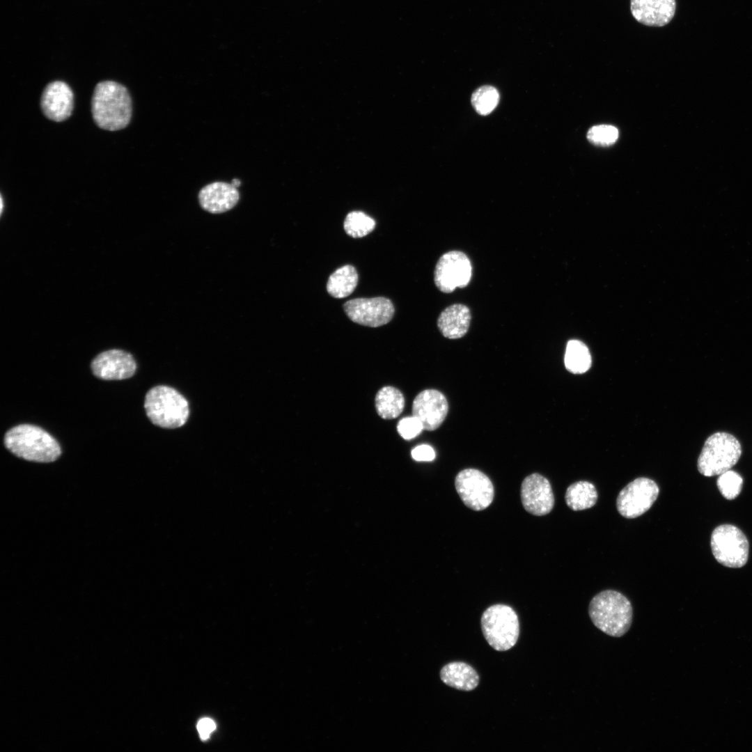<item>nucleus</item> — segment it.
I'll list each match as a JSON object with an SVG mask.
<instances>
[{"mask_svg":"<svg viewBox=\"0 0 752 752\" xmlns=\"http://www.w3.org/2000/svg\"><path fill=\"white\" fill-rule=\"evenodd\" d=\"M91 113L95 123L101 129L116 131L125 128L132 113L127 89L113 81L99 82L93 93Z\"/></svg>","mask_w":752,"mask_h":752,"instance_id":"f257e3e1","label":"nucleus"},{"mask_svg":"<svg viewBox=\"0 0 752 752\" xmlns=\"http://www.w3.org/2000/svg\"><path fill=\"white\" fill-rule=\"evenodd\" d=\"M588 614L597 629L617 638L629 631L633 619L630 601L614 590H605L595 595L590 602Z\"/></svg>","mask_w":752,"mask_h":752,"instance_id":"f03ea898","label":"nucleus"},{"mask_svg":"<svg viewBox=\"0 0 752 752\" xmlns=\"http://www.w3.org/2000/svg\"><path fill=\"white\" fill-rule=\"evenodd\" d=\"M4 444L12 453L29 461L51 462L61 453L58 443L52 435L29 424L9 430L5 434Z\"/></svg>","mask_w":752,"mask_h":752,"instance_id":"7ed1b4c3","label":"nucleus"},{"mask_svg":"<svg viewBox=\"0 0 752 752\" xmlns=\"http://www.w3.org/2000/svg\"><path fill=\"white\" fill-rule=\"evenodd\" d=\"M144 407L151 422L164 428L182 426L189 414L186 398L167 386H157L150 389L145 398Z\"/></svg>","mask_w":752,"mask_h":752,"instance_id":"20e7f679","label":"nucleus"},{"mask_svg":"<svg viewBox=\"0 0 752 752\" xmlns=\"http://www.w3.org/2000/svg\"><path fill=\"white\" fill-rule=\"evenodd\" d=\"M742 448L732 434L718 432L705 441L698 459V470L705 476H713L730 470L739 460Z\"/></svg>","mask_w":752,"mask_h":752,"instance_id":"39448f33","label":"nucleus"},{"mask_svg":"<svg viewBox=\"0 0 752 752\" xmlns=\"http://www.w3.org/2000/svg\"><path fill=\"white\" fill-rule=\"evenodd\" d=\"M481 629L488 644L497 651H506L517 643L519 635L518 616L510 606L494 604L481 617Z\"/></svg>","mask_w":752,"mask_h":752,"instance_id":"423d86ee","label":"nucleus"},{"mask_svg":"<svg viewBox=\"0 0 752 752\" xmlns=\"http://www.w3.org/2000/svg\"><path fill=\"white\" fill-rule=\"evenodd\" d=\"M710 544L714 558L726 567H741L748 561V540L743 532L733 525L717 526L712 532Z\"/></svg>","mask_w":752,"mask_h":752,"instance_id":"0eeeda50","label":"nucleus"},{"mask_svg":"<svg viewBox=\"0 0 752 752\" xmlns=\"http://www.w3.org/2000/svg\"><path fill=\"white\" fill-rule=\"evenodd\" d=\"M472 276V266L468 256L460 251H450L439 258L434 269V281L442 292L451 293L456 288L468 285Z\"/></svg>","mask_w":752,"mask_h":752,"instance_id":"6e6552de","label":"nucleus"},{"mask_svg":"<svg viewBox=\"0 0 752 752\" xmlns=\"http://www.w3.org/2000/svg\"><path fill=\"white\" fill-rule=\"evenodd\" d=\"M659 492L657 484L652 479L645 477L636 478L618 494L617 510L625 518L639 517L652 507Z\"/></svg>","mask_w":752,"mask_h":752,"instance_id":"1a4fd4ad","label":"nucleus"},{"mask_svg":"<svg viewBox=\"0 0 752 752\" xmlns=\"http://www.w3.org/2000/svg\"><path fill=\"white\" fill-rule=\"evenodd\" d=\"M455 486L463 503L473 510H483L493 501L492 483L478 469H466L459 472L455 477Z\"/></svg>","mask_w":752,"mask_h":752,"instance_id":"9d476101","label":"nucleus"},{"mask_svg":"<svg viewBox=\"0 0 752 752\" xmlns=\"http://www.w3.org/2000/svg\"><path fill=\"white\" fill-rule=\"evenodd\" d=\"M343 309L352 322L370 327L387 324L395 312L391 301L384 297L353 299L343 304Z\"/></svg>","mask_w":752,"mask_h":752,"instance_id":"9b49d317","label":"nucleus"},{"mask_svg":"<svg viewBox=\"0 0 752 752\" xmlns=\"http://www.w3.org/2000/svg\"><path fill=\"white\" fill-rule=\"evenodd\" d=\"M521 500L529 513L542 516L549 513L554 505V496L549 481L539 473L526 476L521 486Z\"/></svg>","mask_w":752,"mask_h":752,"instance_id":"f8f14e48","label":"nucleus"},{"mask_svg":"<svg viewBox=\"0 0 752 752\" xmlns=\"http://www.w3.org/2000/svg\"><path fill=\"white\" fill-rule=\"evenodd\" d=\"M448 412V404L446 397L435 389L423 390L413 401L412 415L421 422L426 430L437 429L445 420Z\"/></svg>","mask_w":752,"mask_h":752,"instance_id":"ddd939ff","label":"nucleus"},{"mask_svg":"<svg viewBox=\"0 0 752 752\" xmlns=\"http://www.w3.org/2000/svg\"><path fill=\"white\" fill-rule=\"evenodd\" d=\"M136 368L133 357L120 350H111L98 354L91 363V370L97 377L123 379L131 377Z\"/></svg>","mask_w":752,"mask_h":752,"instance_id":"4468645a","label":"nucleus"},{"mask_svg":"<svg viewBox=\"0 0 752 752\" xmlns=\"http://www.w3.org/2000/svg\"><path fill=\"white\" fill-rule=\"evenodd\" d=\"M74 106V95L70 87L65 82L55 81L48 84L44 88L40 107L43 114L49 120L61 122L72 114Z\"/></svg>","mask_w":752,"mask_h":752,"instance_id":"2eb2a0df","label":"nucleus"},{"mask_svg":"<svg viewBox=\"0 0 752 752\" xmlns=\"http://www.w3.org/2000/svg\"><path fill=\"white\" fill-rule=\"evenodd\" d=\"M675 0H630V10L634 18L648 26L660 27L673 18Z\"/></svg>","mask_w":752,"mask_h":752,"instance_id":"dca6fc26","label":"nucleus"},{"mask_svg":"<svg viewBox=\"0 0 752 752\" xmlns=\"http://www.w3.org/2000/svg\"><path fill=\"white\" fill-rule=\"evenodd\" d=\"M240 194L231 183L214 182L202 188L198 194L201 206L205 210L219 214L231 210L237 203Z\"/></svg>","mask_w":752,"mask_h":752,"instance_id":"f3484780","label":"nucleus"},{"mask_svg":"<svg viewBox=\"0 0 752 752\" xmlns=\"http://www.w3.org/2000/svg\"><path fill=\"white\" fill-rule=\"evenodd\" d=\"M471 314L468 306L454 304L444 308L437 319V327L441 334L449 339L463 337L468 331Z\"/></svg>","mask_w":752,"mask_h":752,"instance_id":"a211bd4d","label":"nucleus"},{"mask_svg":"<svg viewBox=\"0 0 752 752\" xmlns=\"http://www.w3.org/2000/svg\"><path fill=\"white\" fill-rule=\"evenodd\" d=\"M441 681L452 688L469 691L479 683V675L469 664L462 661H453L444 666L440 671Z\"/></svg>","mask_w":752,"mask_h":752,"instance_id":"6ab92c4d","label":"nucleus"},{"mask_svg":"<svg viewBox=\"0 0 752 752\" xmlns=\"http://www.w3.org/2000/svg\"><path fill=\"white\" fill-rule=\"evenodd\" d=\"M375 403L376 411L381 418L393 419L399 416L403 411L405 398L400 390L387 386L378 391Z\"/></svg>","mask_w":752,"mask_h":752,"instance_id":"aec40b11","label":"nucleus"},{"mask_svg":"<svg viewBox=\"0 0 752 752\" xmlns=\"http://www.w3.org/2000/svg\"><path fill=\"white\" fill-rule=\"evenodd\" d=\"M358 283V274L350 265L338 268L329 276L327 283L328 293L335 298H344L353 292Z\"/></svg>","mask_w":752,"mask_h":752,"instance_id":"412c9836","label":"nucleus"},{"mask_svg":"<svg viewBox=\"0 0 752 752\" xmlns=\"http://www.w3.org/2000/svg\"><path fill=\"white\" fill-rule=\"evenodd\" d=\"M565 499L566 504L572 510H583L590 508L596 503L597 492L591 483L578 481L567 487Z\"/></svg>","mask_w":752,"mask_h":752,"instance_id":"4be33fe9","label":"nucleus"},{"mask_svg":"<svg viewBox=\"0 0 752 752\" xmlns=\"http://www.w3.org/2000/svg\"><path fill=\"white\" fill-rule=\"evenodd\" d=\"M564 362L566 369L572 373L586 372L591 366L588 348L580 340H570L566 345Z\"/></svg>","mask_w":752,"mask_h":752,"instance_id":"5701e85b","label":"nucleus"},{"mask_svg":"<svg viewBox=\"0 0 752 752\" xmlns=\"http://www.w3.org/2000/svg\"><path fill=\"white\" fill-rule=\"evenodd\" d=\"M343 226L348 235L354 238H360L374 230L375 221L363 212L353 211L346 216Z\"/></svg>","mask_w":752,"mask_h":752,"instance_id":"b1692460","label":"nucleus"},{"mask_svg":"<svg viewBox=\"0 0 752 752\" xmlns=\"http://www.w3.org/2000/svg\"><path fill=\"white\" fill-rule=\"evenodd\" d=\"M499 101L498 91L492 86H483L476 89L471 96V104L480 115L490 113Z\"/></svg>","mask_w":752,"mask_h":752,"instance_id":"393cba45","label":"nucleus"},{"mask_svg":"<svg viewBox=\"0 0 752 752\" xmlns=\"http://www.w3.org/2000/svg\"><path fill=\"white\" fill-rule=\"evenodd\" d=\"M742 483V476L730 469L721 473L717 479L719 490L728 500H733L739 494Z\"/></svg>","mask_w":752,"mask_h":752,"instance_id":"a878e982","label":"nucleus"},{"mask_svg":"<svg viewBox=\"0 0 752 752\" xmlns=\"http://www.w3.org/2000/svg\"><path fill=\"white\" fill-rule=\"evenodd\" d=\"M618 138V129L610 125L593 126L587 133V139L590 143L601 146H611L617 141Z\"/></svg>","mask_w":752,"mask_h":752,"instance_id":"bb28decb","label":"nucleus"},{"mask_svg":"<svg viewBox=\"0 0 752 752\" xmlns=\"http://www.w3.org/2000/svg\"><path fill=\"white\" fill-rule=\"evenodd\" d=\"M424 430L421 422L414 416L404 417L399 421L397 430L405 439L409 440L418 436Z\"/></svg>","mask_w":752,"mask_h":752,"instance_id":"cd10ccee","label":"nucleus"},{"mask_svg":"<svg viewBox=\"0 0 752 752\" xmlns=\"http://www.w3.org/2000/svg\"><path fill=\"white\" fill-rule=\"evenodd\" d=\"M412 457L416 461L430 462L435 458V452L430 446L421 444L412 449Z\"/></svg>","mask_w":752,"mask_h":752,"instance_id":"c85d7f7f","label":"nucleus"},{"mask_svg":"<svg viewBox=\"0 0 752 752\" xmlns=\"http://www.w3.org/2000/svg\"><path fill=\"white\" fill-rule=\"evenodd\" d=\"M216 728L214 722L209 718H203L201 719L197 724V729L200 737L202 739L205 740L209 738L210 735Z\"/></svg>","mask_w":752,"mask_h":752,"instance_id":"c756f323","label":"nucleus"},{"mask_svg":"<svg viewBox=\"0 0 752 752\" xmlns=\"http://www.w3.org/2000/svg\"><path fill=\"white\" fill-rule=\"evenodd\" d=\"M231 184H232V185H233L234 187H235L236 188H237V187H239V186L240 185V180H239L238 179H234V180H232V182H231Z\"/></svg>","mask_w":752,"mask_h":752,"instance_id":"7c9ffc66","label":"nucleus"}]
</instances>
